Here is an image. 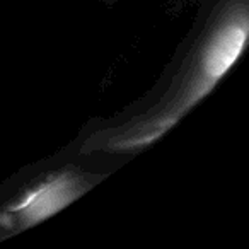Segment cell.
I'll list each match as a JSON object with an SVG mask.
<instances>
[{
    "label": "cell",
    "mask_w": 249,
    "mask_h": 249,
    "mask_svg": "<svg viewBox=\"0 0 249 249\" xmlns=\"http://www.w3.org/2000/svg\"><path fill=\"white\" fill-rule=\"evenodd\" d=\"M86 183L72 173H60L29 188L14 203L0 212V229L22 231L46 220L69 203H72L82 191Z\"/></svg>",
    "instance_id": "obj_2"
},
{
    "label": "cell",
    "mask_w": 249,
    "mask_h": 249,
    "mask_svg": "<svg viewBox=\"0 0 249 249\" xmlns=\"http://www.w3.org/2000/svg\"><path fill=\"white\" fill-rule=\"evenodd\" d=\"M248 33V5L244 0H235L217 19L196 58L188 65L181 82L169 90L166 99L147 114L130 121L128 126L103 137L101 147L116 152L137 150L166 135L235 65L244 52Z\"/></svg>",
    "instance_id": "obj_1"
}]
</instances>
